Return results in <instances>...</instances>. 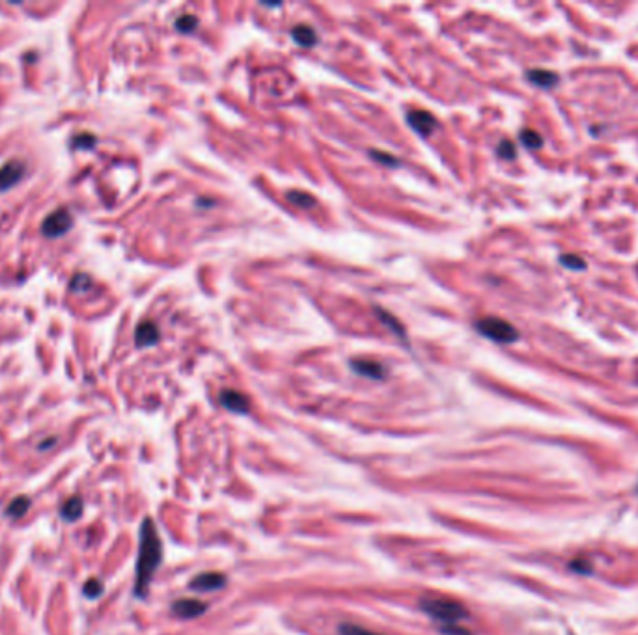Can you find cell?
Returning <instances> with one entry per match:
<instances>
[{"mask_svg":"<svg viewBox=\"0 0 638 635\" xmlns=\"http://www.w3.org/2000/svg\"><path fill=\"white\" fill-rule=\"evenodd\" d=\"M372 157L379 160V162H385L387 166H397V159H394L392 155L383 153V151H372Z\"/></svg>","mask_w":638,"mask_h":635,"instance_id":"d4e9b609","label":"cell"},{"mask_svg":"<svg viewBox=\"0 0 638 635\" xmlns=\"http://www.w3.org/2000/svg\"><path fill=\"white\" fill-rule=\"evenodd\" d=\"M521 142L527 145L528 150H539L543 145V138L536 133V130H530V129H524L521 133Z\"/></svg>","mask_w":638,"mask_h":635,"instance_id":"e0dca14e","label":"cell"},{"mask_svg":"<svg viewBox=\"0 0 638 635\" xmlns=\"http://www.w3.org/2000/svg\"><path fill=\"white\" fill-rule=\"evenodd\" d=\"M71 224H73V220H71L70 213L66 209H58L53 215L47 216V220L43 222V233L47 237H58L62 233H66Z\"/></svg>","mask_w":638,"mask_h":635,"instance_id":"277c9868","label":"cell"},{"mask_svg":"<svg viewBox=\"0 0 638 635\" xmlns=\"http://www.w3.org/2000/svg\"><path fill=\"white\" fill-rule=\"evenodd\" d=\"M136 345L138 347H148V345H153L159 341V328H157L155 322H151V320H144L138 325L136 328Z\"/></svg>","mask_w":638,"mask_h":635,"instance_id":"8fae6325","label":"cell"},{"mask_svg":"<svg viewBox=\"0 0 638 635\" xmlns=\"http://www.w3.org/2000/svg\"><path fill=\"white\" fill-rule=\"evenodd\" d=\"M340 635H383V634H377V631L368 630V628H364V626L346 622V624L340 626Z\"/></svg>","mask_w":638,"mask_h":635,"instance_id":"ac0fdd59","label":"cell"},{"mask_svg":"<svg viewBox=\"0 0 638 635\" xmlns=\"http://www.w3.org/2000/svg\"><path fill=\"white\" fill-rule=\"evenodd\" d=\"M206 609L207 605L200 600H177L172 605L174 615H177L180 619H197L202 613H206Z\"/></svg>","mask_w":638,"mask_h":635,"instance_id":"9c48e42d","label":"cell"},{"mask_svg":"<svg viewBox=\"0 0 638 635\" xmlns=\"http://www.w3.org/2000/svg\"><path fill=\"white\" fill-rule=\"evenodd\" d=\"M527 77L532 80L534 84L541 86V88H553V86L558 82V75L556 73H553V71L532 69V71H528Z\"/></svg>","mask_w":638,"mask_h":635,"instance_id":"4fadbf2b","label":"cell"},{"mask_svg":"<svg viewBox=\"0 0 638 635\" xmlns=\"http://www.w3.org/2000/svg\"><path fill=\"white\" fill-rule=\"evenodd\" d=\"M101 592H103V585L97 580H90L84 585V595L90 596V598H97Z\"/></svg>","mask_w":638,"mask_h":635,"instance_id":"603a6c76","label":"cell"},{"mask_svg":"<svg viewBox=\"0 0 638 635\" xmlns=\"http://www.w3.org/2000/svg\"><path fill=\"white\" fill-rule=\"evenodd\" d=\"M420 609L442 624H458L459 620L468 615L467 609L459 602L444 596H424L420 600Z\"/></svg>","mask_w":638,"mask_h":635,"instance_id":"7a4b0ae2","label":"cell"},{"mask_svg":"<svg viewBox=\"0 0 638 635\" xmlns=\"http://www.w3.org/2000/svg\"><path fill=\"white\" fill-rule=\"evenodd\" d=\"M292 38L301 47H312L317 43L316 30L308 25H297L292 30Z\"/></svg>","mask_w":638,"mask_h":635,"instance_id":"7c38bea8","label":"cell"},{"mask_svg":"<svg viewBox=\"0 0 638 635\" xmlns=\"http://www.w3.org/2000/svg\"><path fill=\"white\" fill-rule=\"evenodd\" d=\"M198 25V19L194 16H181L180 19L176 21V28L180 32H192L197 28Z\"/></svg>","mask_w":638,"mask_h":635,"instance_id":"d6986e66","label":"cell"},{"mask_svg":"<svg viewBox=\"0 0 638 635\" xmlns=\"http://www.w3.org/2000/svg\"><path fill=\"white\" fill-rule=\"evenodd\" d=\"M221 405L224 408H228L230 412H236V414H246L251 410V400L248 397L243 395L241 391L236 390H224L221 391Z\"/></svg>","mask_w":638,"mask_h":635,"instance_id":"52a82bcc","label":"cell"},{"mask_svg":"<svg viewBox=\"0 0 638 635\" xmlns=\"http://www.w3.org/2000/svg\"><path fill=\"white\" fill-rule=\"evenodd\" d=\"M562 263L566 266H568V269H571V270H583L584 266H586V263H584L583 259H581V257H577V255H563L562 257Z\"/></svg>","mask_w":638,"mask_h":635,"instance_id":"44dd1931","label":"cell"},{"mask_svg":"<svg viewBox=\"0 0 638 635\" xmlns=\"http://www.w3.org/2000/svg\"><path fill=\"white\" fill-rule=\"evenodd\" d=\"M224 585H226V575L219 574V572H204L191 581V589L200 590V592L221 590L224 589Z\"/></svg>","mask_w":638,"mask_h":635,"instance_id":"5b68a950","label":"cell"},{"mask_svg":"<svg viewBox=\"0 0 638 635\" xmlns=\"http://www.w3.org/2000/svg\"><path fill=\"white\" fill-rule=\"evenodd\" d=\"M163 546L155 524L146 518L141 527V550H138V561H136V581L135 592L136 596H146L150 583L153 580L157 566L161 565Z\"/></svg>","mask_w":638,"mask_h":635,"instance_id":"6da1fadb","label":"cell"},{"mask_svg":"<svg viewBox=\"0 0 638 635\" xmlns=\"http://www.w3.org/2000/svg\"><path fill=\"white\" fill-rule=\"evenodd\" d=\"M407 123L422 136L431 135L433 130H435V127H437V120H435L433 114H429L427 111L407 112Z\"/></svg>","mask_w":638,"mask_h":635,"instance_id":"8992f818","label":"cell"},{"mask_svg":"<svg viewBox=\"0 0 638 635\" xmlns=\"http://www.w3.org/2000/svg\"><path fill=\"white\" fill-rule=\"evenodd\" d=\"M377 317H381V320H385V322H387V325L396 326V332H397V334H400V335L405 334V332H403V326L400 325V322H397L396 319H392V317H390V315H387V311L377 310Z\"/></svg>","mask_w":638,"mask_h":635,"instance_id":"cb8c5ba5","label":"cell"},{"mask_svg":"<svg viewBox=\"0 0 638 635\" xmlns=\"http://www.w3.org/2000/svg\"><path fill=\"white\" fill-rule=\"evenodd\" d=\"M497 153L500 157H502V159H515V155H517V151H515V145H513V142H510V140L500 142V144H498V147H497Z\"/></svg>","mask_w":638,"mask_h":635,"instance_id":"ffe728a7","label":"cell"},{"mask_svg":"<svg viewBox=\"0 0 638 635\" xmlns=\"http://www.w3.org/2000/svg\"><path fill=\"white\" fill-rule=\"evenodd\" d=\"M287 201L297 206L299 209H310V207H316V198L308 192H302V191H290L286 194Z\"/></svg>","mask_w":638,"mask_h":635,"instance_id":"5bb4252c","label":"cell"},{"mask_svg":"<svg viewBox=\"0 0 638 635\" xmlns=\"http://www.w3.org/2000/svg\"><path fill=\"white\" fill-rule=\"evenodd\" d=\"M82 515V501L79 498H71L67 501L66 505L62 507V518H66V520H77V518H81Z\"/></svg>","mask_w":638,"mask_h":635,"instance_id":"9a60e30c","label":"cell"},{"mask_svg":"<svg viewBox=\"0 0 638 635\" xmlns=\"http://www.w3.org/2000/svg\"><path fill=\"white\" fill-rule=\"evenodd\" d=\"M25 168L21 162H8L4 168H0V191H6L17 183L23 177Z\"/></svg>","mask_w":638,"mask_h":635,"instance_id":"30bf717a","label":"cell"},{"mask_svg":"<svg viewBox=\"0 0 638 635\" xmlns=\"http://www.w3.org/2000/svg\"><path fill=\"white\" fill-rule=\"evenodd\" d=\"M351 369L357 373V375L368 376V378H373V381H383L387 376V367L379 364V361L366 360V358H361V360L351 361Z\"/></svg>","mask_w":638,"mask_h":635,"instance_id":"ba28073f","label":"cell"},{"mask_svg":"<svg viewBox=\"0 0 638 635\" xmlns=\"http://www.w3.org/2000/svg\"><path fill=\"white\" fill-rule=\"evenodd\" d=\"M28 507H31V500L25 498V495H21V498H17V500L11 501V505L6 509V515L19 518V516H23L26 510H28Z\"/></svg>","mask_w":638,"mask_h":635,"instance_id":"2e32d148","label":"cell"},{"mask_svg":"<svg viewBox=\"0 0 638 635\" xmlns=\"http://www.w3.org/2000/svg\"><path fill=\"white\" fill-rule=\"evenodd\" d=\"M476 330L497 343H513L519 339V332L507 320L498 317H483L476 320Z\"/></svg>","mask_w":638,"mask_h":635,"instance_id":"3957f363","label":"cell"},{"mask_svg":"<svg viewBox=\"0 0 638 635\" xmlns=\"http://www.w3.org/2000/svg\"><path fill=\"white\" fill-rule=\"evenodd\" d=\"M441 634L442 635H473L467 628H461L458 624H442L441 626Z\"/></svg>","mask_w":638,"mask_h":635,"instance_id":"7402d4cb","label":"cell"}]
</instances>
